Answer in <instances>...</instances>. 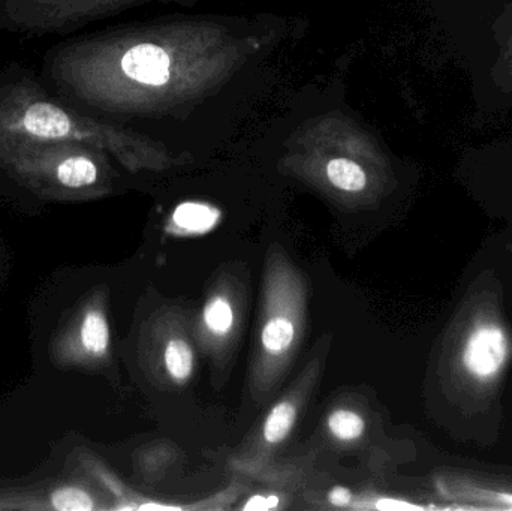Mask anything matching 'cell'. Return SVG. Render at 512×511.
<instances>
[{"label": "cell", "mask_w": 512, "mask_h": 511, "mask_svg": "<svg viewBox=\"0 0 512 511\" xmlns=\"http://www.w3.org/2000/svg\"><path fill=\"white\" fill-rule=\"evenodd\" d=\"M330 339V335L322 336L294 383L237 447L230 459V467L237 474L256 480L276 464L277 453L291 438L301 414L321 383L330 351Z\"/></svg>", "instance_id": "cell-2"}, {"label": "cell", "mask_w": 512, "mask_h": 511, "mask_svg": "<svg viewBox=\"0 0 512 511\" xmlns=\"http://www.w3.org/2000/svg\"><path fill=\"white\" fill-rule=\"evenodd\" d=\"M0 510H113V501L95 479L84 473V476L42 482L27 489H0Z\"/></svg>", "instance_id": "cell-6"}, {"label": "cell", "mask_w": 512, "mask_h": 511, "mask_svg": "<svg viewBox=\"0 0 512 511\" xmlns=\"http://www.w3.org/2000/svg\"><path fill=\"white\" fill-rule=\"evenodd\" d=\"M122 69L138 83L161 86L170 80V57L158 45L140 44L123 56Z\"/></svg>", "instance_id": "cell-9"}, {"label": "cell", "mask_w": 512, "mask_h": 511, "mask_svg": "<svg viewBox=\"0 0 512 511\" xmlns=\"http://www.w3.org/2000/svg\"><path fill=\"white\" fill-rule=\"evenodd\" d=\"M328 437L342 446L358 443L366 434L367 423L363 414L351 405L334 407L325 419Z\"/></svg>", "instance_id": "cell-12"}, {"label": "cell", "mask_w": 512, "mask_h": 511, "mask_svg": "<svg viewBox=\"0 0 512 511\" xmlns=\"http://www.w3.org/2000/svg\"><path fill=\"white\" fill-rule=\"evenodd\" d=\"M111 324L107 287L90 291L51 336L48 354L56 368L101 371L111 363Z\"/></svg>", "instance_id": "cell-4"}, {"label": "cell", "mask_w": 512, "mask_h": 511, "mask_svg": "<svg viewBox=\"0 0 512 511\" xmlns=\"http://www.w3.org/2000/svg\"><path fill=\"white\" fill-rule=\"evenodd\" d=\"M309 284L304 273L273 245L265 258L249 389L261 405L276 392L306 336Z\"/></svg>", "instance_id": "cell-1"}, {"label": "cell", "mask_w": 512, "mask_h": 511, "mask_svg": "<svg viewBox=\"0 0 512 511\" xmlns=\"http://www.w3.org/2000/svg\"><path fill=\"white\" fill-rule=\"evenodd\" d=\"M191 320L188 312L173 306L158 309L141 327V368L156 386L183 389L195 377L198 347Z\"/></svg>", "instance_id": "cell-3"}, {"label": "cell", "mask_w": 512, "mask_h": 511, "mask_svg": "<svg viewBox=\"0 0 512 511\" xmlns=\"http://www.w3.org/2000/svg\"><path fill=\"white\" fill-rule=\"evenodd\" d=\"M23 126L30 135L45 140L62 138L71 131L68 116L54 105L36 102L23 117Z\"/></svg>", "instance_id": "cell-11"}, {"label": "cell", "mask_w": 512, "mask_h": 511, "mask_svg": "<svg viewBox=\"0 0 512 511\" xmlns=\"http://www.w3.org/2000/svg\"><path fill=\"white\" fill-rule=\"evenodd\" d=\"M39 176H50L45 192L56 197H74L95 188L99 182L98 165L87 156H69L51 168L39 170Z\"/></svg>", "instance_id": "cell-7"}, {"label": "cell", "mask_w": 512, "mask_h": 511, "mask_svg": "<svg viewBox=\"0 0 512 511\" xmlns=\"http://www.w3.org/2000/svg\"><path fill=\"white\" fill-rule=\"evenodd\" d=\"M325 177L336 191L349 197H358L366 191L367 173L360 164L351 159L334 158L325 165Z\"/></svg>", "instance_id": "cell-13"}, {"label": "cell", "mask_w": 512, "mask_h": 511, "mask_svg": "<svg viewBox=\"0 0 512 511\" xmlns=\"http://www.w3.org/2000/svg\"><path fill=\"white\" fill-rule=\"evenodd\" d=\"M221 221V212L204 203H183L174 210L168 233L179 237L201 236L209 233Z\"/></svg>", "instance_id": "cell-10"}, {"label": "cell", "mask_w": 512, "mask_h": 511, "mask_svg": "<svg viewBox=\"0 0 512 511\" xmlns=\"http://www.w3.org/2000/svg\"><path fill=\"white\" fill-rule=\"evenodd\" d=\"M246 314V285L233 272L219 273L191 320L195 344L224 369L236 353Z\"/></svg>", "instance_id": "cell-5"}, {"label": "cell", "mask_w": 512, "mask_h": 511, "mask_svg": "<svg viewBox=\"0 0 512 511\" xmlns=\"http://www.w3.org/2000/svg\"><path fill=\"white\" fill-rule=\"evenodd\" d=\"M507 341L499 327L484 326L469 338L465 350V365L478 377H490L504 365Z\"/></svg>", "instance_id": "cell-8"}]
</instances>
